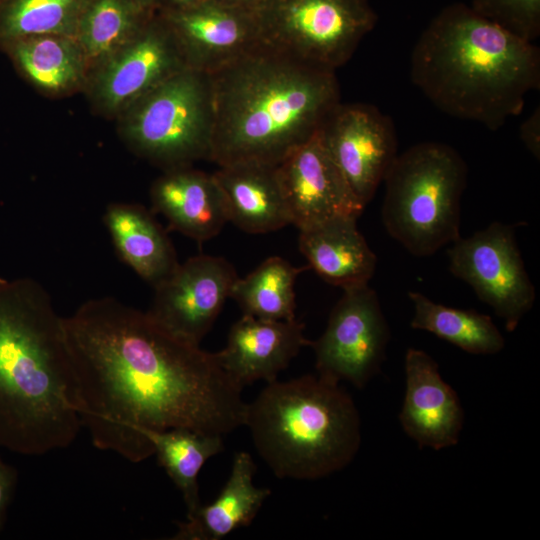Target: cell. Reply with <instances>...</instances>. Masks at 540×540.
Returning a JSON list of instances; mask_svg holds the SVG:
<instances>
[{
  "label": "cell",
  "mask_w": 540,
  "mask_h": 540,
  "mask_svg": "<svg viewBox=\"0 0 540 540\" xmlns=\"http://www.w3.org/2000/svg\"><path fill=\"white\" fill-rule=\"evenodd\" d=\"M74 406L93 445L138 463L147 431L187 428L224 436L247 404L216 354L159 327L146 312L104 296L64 317Z\"/></svg>",
  "instance_id": "6da1fadb"
},
{
  "label": "cell",
  "mask_w": 540,
  "mask_h": 540,
  "mask_svg": "<svg viewBox=\"0 0 540 540\" xmlns=\"http://www.w3.org/2000/svg\"><path fill=\"white\" fill-rule=\"evenodd\" d=\"M336 71L264 44L209 74L210 161L277 166L320 130L340 103Z\"/></svg>",
  "instance_id": "7a4b0ae2"
},
{
  "label": "cell",
  "mask_w": 540,
  "mask_h": 540,
  "mask_svg": "<svg viewBox=\"0 0 540 540\" xmlns=\"http://www.w3.org/2000/svg\"><path fill=\"white\" fill-rule=\"evenodd\" d=\"M80 428L64 317L38 281L0 277V446L40 456Z\"/></svg>",
  "instance_id": "3957f363"
},
{
  "label": "cell",
  "mask_w": 540,
  "mask_h": 540,
  "mask_svg": "<svg viewBox=\"0 0 540 540\" xmlns=\"http://www.w3.org/2000/svg\"><path fill=\"white\" fill-rule=\"evenodd\" d=\"M410 77L440 111L497 130L539 88L540 50L469 5L453 3L415 43Z\"/></svg>",
  "instance_id": "277c9868"
},
{
  "label": "cell",
  "mask_w": 540,
  "mask_h": 540,
  "mask_svg": "<svg viewBox=\"0 0 540 540\" xmlns=\"http://www.w3.org/2000/svg\"><path fill=\"white\" fill-rule=\"evenodd\" d=\"M244 425L279 478L326 477L350 464L361 443L352 397L339 383L318 375L267 383L247 404Z\"/></svg>",
  "instance_id": "5b68a950"
},
{
  "label": "cell",
  "mask_w": 540,
  "mask_h": 540,
  "mask_svg": "<svg viewBox=\"0 0 540 540\" xmlns=\"http://www.w3.org/2000/svg\"><path fill=\"white\" fill-rule=\"evenodd\" d=\"M383 182L382 221L388 234L417 257L460 238L467 166L451 146L421 142L397 154Z\"/></svg>",
  "instance_id": "8992f818"
},
{
  "label": "cell",
  "mask_w": 540,
  "mask_h": 540,
  "mask_svg": "<svg viewBox=\"0 0 540 540\" xmlns=\"http://www.w3.org/2000/svg\"><path fill=\"white\" fill-rule=\"evenodd\" d=\"M213 123L210 75L185 68L136 101L126 135L139 154L169 171L210 159Z\"/></svg>",
  "instance_id": "52a82bcc"
},
{
  "label": "cell",
  "mask_w": 540,
  "mask_h": 540,
  "mask_svg": "<svg viewBox=\"0 0 540 540\" xmlns=\"http://www.w3.org/2000/svg\"><path fill=\"white\" fill-rule=\"evenodd\" d=\"M253 13L262 44L333 71L377 23L369 0H264Z\"/></svg>",
  "instance_id": "ba28073f"
},
{
  "label": "cell",
  "mask_w": 540,
  "mask_h": 540,
  "mask_svg": "<svg viewBox=\"0 0 540 540\" xmlns=\"http://www.w3.org/2000/svg\"><path fill=\"white\" fill-rule=\"evenodd\" d=\"M449 270L466 282L512 332L536 298L526 271L513 225L492 222L448 250Z\"/></svg>",
  "instance_id": "9c48e42d"
},
{
  "label": "cell",
  "mask_w": 540,
  "mask_h": 540,
  "mask_svg": "<svg viewBox=\"0 0 540 540\" xmlns=\"http://www.w3.org/2000/svg\"><path fill=\"white\" fill-rule=\"evenodd\" d=\"M389 338L377 293L368 284L343 289L324 333L310 344L317 375L363 388L379 372Z\"/></svg>",
  "instance_id": "30bf717a"
},
{
  "label": "cell",
  "mask_w": 540,
  "mask_h": 540,
  "mask_svg": "<svg viewBox=\"0 0 540 540\" xmlns=\"http://www.w3.org/2000/svg\"><path fill=\"white\" fill-rule=\"evenodd\" d=\"M237 278L235 268L225 258L193 256L153 287L154 297L146 313L172 336L200 345Z\"/></svg>",
  "instance_id": "8fae6325"
},
{
  "label": "cell",
  "mask_w": 540,
  "mask_h": 540,
  "mask_svg": "<svg viewBox=\"0 0 540 540\" xmlns=\"http://www.w3.org/2000/svg\"><path fill=\"white\" fill-rule=\"evenodd\" d=\"M331 158L366 206L397 156L390 117L366 103H338L319 130Z\"/></svg>",
  "instance_id": "7c38bea8"
},
{
  "label": "cell",
  "mask_w": 540,
  "mask_h": 540,
  "mask_svg": "<svg viewBox=\"0 0 540 540\" xmlns=\"http://www.w3.org/2000/svg\"><path fill=\"white\" fill-rule=\"evenodd\" d=\"M291 224L299 231L338 217L358 218V200L331 158L321 137L310 140L276 166Z\"/></svg>",
  "instance_id": "4fadbf2b"
},
{
  "label": "cell",
  "mask_w": 540,
  "mask_h": 540,
  "mask_svg": "<svg viewBox=\"0 0 540 540\" xmlns=\"http://www.w3.org/2000/svg\"><path fill=\"white\" fill-rule=\"evenodd\" d=\"M160 12L191 69L214 73L261 44L255 15L248 9L204 0Z\"/></svg>",
  "instance_id": "5bb4252c"
},
{
  "label": "cell",
  "mask_w": 540,
  "mask_h": 540,
  "mask_svg": "<svg viewBox=\"0 0 540 540\" xmlns=\"http://www.w3.org/2000/svg\"><path fill=\"white\" fill-rule=\"evenodd\" d=\"M185 68L176 37L157 10L107 65L99 81V96L108 108L116 109L136 102Z\"/></svg>",
  "instance_id": "9a60e30c"
},
{
  "label": "cell",
  "mask_w": 540,
  "mask_h": 540,
  "mask_svg": "<svg viewBox=\"0 0 540 540\" xmlns=\"http://www.w3.org/2000/svg\"><path fill=\"white\" fill-rule=\"evenodd\" d=\"M405 378L399 415L405 433L419 447L440 450L457 444L464 411L457 393L441 377L436 361L423 350L409 348Z\"/></svg>",
  "instance_id": "2e32d148"
},
{
  "label": "cell",
  "mask_w": 540,
  "mask_h": 540,
  "mask_svg": "<svg viewBox=\"0 0 540 540\" xmlns=\"http://www.w3.org/2000/svg\"><path fill=\"white\" fill-rule=\"evenodd\" d=\"M298 320H267L243 314L231 327L227 344L216 357L225 372L242 388L254 381L277 380L311 341Z\"/></svg>",
  "instance_id": "e0dca14e"
},
{
  "label": "cell",
  "mask_w": 540,
  "mask_h": 540,
  "mask_svg": "<svg viewBox=\"0 0 540 540\" xmlns=\"http://www.w3.org/2000/svg\"><path fill=\"white\" fill-rule=\"evenodd\" d=\"M155 212L197 242L220 233L228 222L222 192L212 174L184 167L166 171L151 189Z\"/></svg>",
  "instance_id": "ac0fdd59"
},
{
  "label": "cell",
  "mask_w": 540,
  "mask_h": 540,
  "mask_svg": "<svg viewBox=\"0 0 540 540\" xmlns=\"http://www.w3.org/2000/svg\"><path fill=\"white\" fill-rule=\"evenodd\" d=\"M213 176L224 198L228 222L242 231L264 234L291 224L276 166L234 163L219 166Z\"/></svg>",
  "instance_id": "d6986e66"
},
{
  "label": "cell",
  "mask_w": 540,
  "mask_h": 540,
  "mask_svg": "<svg viewBox=\"0 0 540 540\" xmlns=\"http://www.w3.org/2000/svg\"><path fill=\"white\" fill-rule=\"evenodd\" d=\"M356 217H338L300 230L299 249L324 281L347 289L368 284L377 257L357 228Z\"/></svg>",
  "instance_id": "ffe728a7"
},
{
  "label": "cell",
  "mask_w": 540,
  "mask_h": 540,
  "mask_svg": "<svg viewBox=\"0 0 540 540\" xmlns=\"http://www.w3.org/2000/svg\"><path fill=\"white\" fill-rule=\"evenodd\" d=\"M103 222L117 256L153 287L179 264L165 230L143 206L112 203Z\"/></svg>",
  "instance_id": "44dd1931"
},
{
  "label": "cell",
  "mask_w": 540,
  "mask_h": 540,
  "mask_svg": "<svg viewBox=\"0 0 540 540\" xmlns=\"http://www.w3.org/2000/svg\"><path fill=\"white\" fill-rule=\"evenodd\" d=\"M256 466L248 452L234 456L230 476L217 498L187 514L177 522L173 540H219L234 530L249 526L264 501L271 494L253 484Z\"/></svg>",
  "instance_id": "7402d4cb"
},
{
  "label": "cell",
  "mask_w": 540,
  "mask_h": 540,
  "mask_svg": "<svg viewBox=\"0 0 540 540\" xmlns=\"http://www.w3.org/2000/svg\"><path fill=\"white\" fill-rule=\"evenodd\" d=\"M408 297L414 308L413 329L428 331L471 354L491 355L504 348L505 339L490 316L444 306L417 291H409Z\"/></svg>",
  "instance_id": "603a6c76"
},
{
  "label": "cell",
  "mask_w": 540,
  "mask_h": 540,
  "mask_svg": "<svg viewBox=\"0 0 540 540\" xmlns=\"http://www.w3.org/2000/svg\"><path fill=\"white\" fill-rule=\"evenodd\" d=\"M145 438L159 464L182 493L187 514L200 505L198 474L206 461L224 449L223 437L187 428L147 431Z\"/></svg>",
  "instance_id": "cb8c5ba5"
},
{
  "label": "cell",
  "mask_w": 540,
  "mask_h": 540,
  "mask_svg": "<svg viewBox=\"0 0 540 540\" xmlns=\"http://www.w3.org/2000/svg\"><path fill=\"white\" fill-rule=\"evenodd\" d=\"M305 267H294L287 260L272 256L244 278H237L231 289L243 314L267 320L295 319V281Z\"/></svg>",
  "instance_id": "d4e9b609"
},
{
  "label": "cell",
  "mask_w": 540,
  "mask_h": 540,
  "mask_svg": "<svg viewBox=\"0 0 540 540\" xmlns=\"http://www.w3.org/2000/svg\"><path fill=\"white\" fill-rule=\"evenodd\" d=\"M154 12L130 0H91L75 35L89 58H106L128 43Z\"/></svg>",
  "instance_id": "484cf974"
},
{
  "label": "cell",
  "mask_w": 540,
  "mask_h": 540,
  "mask_svg": "<svg viewBox=\"0 0 540 540\" xmlns=\"http://www.w3.org/2000/svg\"><path fill=\"white\" fill-rule=\"evenodd\" d=\"M12 43L16 62L37 86L58 91L78 80L81 57L70 36L37 35Z\"/></svg>",
  "instance_id": "4316f807"
},
{
  "label": "cell",
  "mask_w": 540,
  "mask_h": 540,
  "mask_svg": "<svg viewBox=\"0 0 540 540\" xmlns=\"http://www.w3.org/2000/svg\"><path fill=\"white\" fill-rule=\"evenodd\" d=\"M91 0H1L0 37L15 41L37 35H75Z\"/></svg>",
  "instance_id": "83f0119b"
},
{
  "label": "cell",
  "mask_w": 540,
  "mask_h": 540,
  "mask_svg": "<svg viewBox=\"0 0 540 540\" xmlns=\"http://www.w3.org/2000/svg\"><path fill=\"white\" fill-rule=\"evenodd\" d=\"M477 14L530 42L540 36V0H471Z\"/></svg>",
  "instance_id": "f1b7e54d"
},
{
  "label": "cell",
  "mask_w": 540,
  "mask_h": 540,
  "mask_svg": "<svg viewBox=\"0 0 540 540\" xmlns=\"http://www.w3.org/2000/svg\"><path fill=\"white\" fill-rule=\"evenodd\" d=\"M520 139L526 149L537 159L540 158V109L537 107L523 121L519 130Z\"/></svg>",
  "instance_id": "f546056e"
},
{
  "label": "cell",
  "mask_w": 540,
  "mask_h": 540,
  "mask_svg": "<svg viewBox=\"0 0 540 540\" xmlns=\"http://www.w3.org/2000/svg\"><path fill=\"white\" fill-rule=\"evenodd\" d=\"M16 484L15 470L0 459V530Z\"/></svg>",
  "instance_id": "4dcf8cb0"
},
{
  "label": "cell",
  "mask_w": 540,
  "mask_h": 540,
  "mask_svg": "<svg viewBox=\"0 0 540 540\" xmlns=\"http://www.w3.org/2000/svg\"><path fill=\"white\" fill-rule=\"evenodd\" d=\"M204 0H160L159 11H172L195 5Z\"/></svg>",
  "instance_id": "1f68e13d"
},
{
  "label": "cell",
  "mask_w": 540,
  "mask_h": 540,
  "mask_svg": "<svg viewBox=\"0 0 540 540\" xmlns=\"http://www.w3.org/2000/svg\"><path fill=\"white\" fill-rule=\"evenodd\" d=\"M228 5L254 11L264 0H218Z\"/></svg>",
  "instance_id": "d6a6232c"
},
{
  "label": "cell",
  "mask_w": 540,
  "mask_h": 540,
  "mask_svg": "<svg viewBox=\"0 0 540 540\" xmlns=\"http://www.w3.org/2000/svg\"><path fill=\"white\" fill-rule=\"evenodd\" d=\"M136 5L147 11H157L159 9L160 0H130Z\"/></svg>",
  "instance_id": "836d02e7"
},
{
  "label": "cell",
  "mask_w": 540,
  "mask_h": 540,
  "mask_svg": "<svg viewBox=\"0 0 540 540\" xmlns=\"http://www.w3.org/2000/svg\"><path fill=\"white\" fill-rule=\"evenodd\" d=\"M1 1V0H0Z\"/></svg>",
  "instance_id": "e575fe53"
}]
</instances>
